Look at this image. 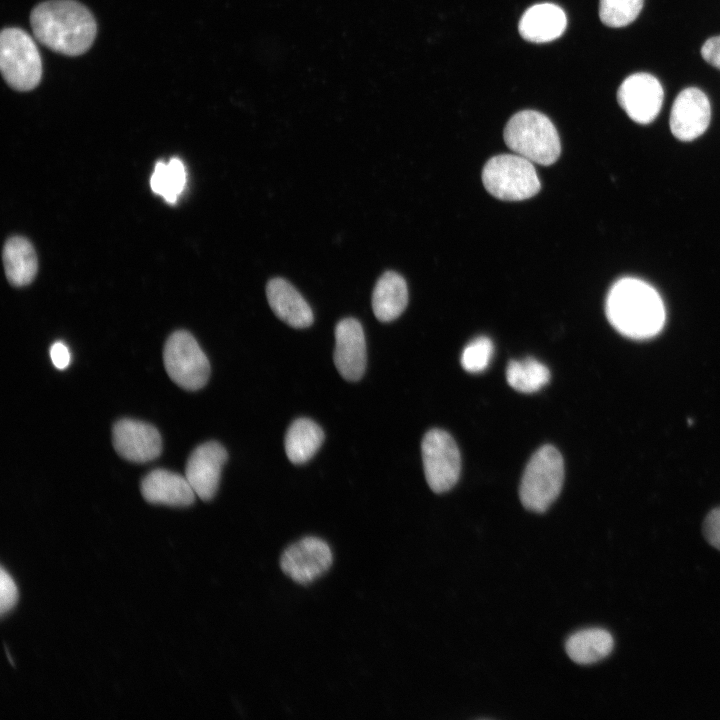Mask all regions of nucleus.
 <instances>
[{"label": "nucleus", "mask_w": 720, "mask_h": 720, "mask_svg": "<svg viewBox=\"0 0 720 720\" xmlns=\"http://www.w3.org/2000/svg\"><path fill=\"white\" fill-rule=\"evenodd\" d=\"M35 38L54 52L67 56L85 53L96 37V21L83 4L75 0H50L31 12Z\"/></svg>", "instance_id": "f257e3e1"}, {"label": "nucleus", "mask_w": 720, "mask_h": 720, "mask_svg": "<svg viewBox=\"0 0 720 720\" xmlns=\"http://www.w3.org/2000/svg\"><path fill=\"white\" fill-rule=\"evenodd\" d=\"M605 313L616 331L636 340L659 334L666 318L659 293L645 281L632 277L621 278L611 286Z\"/></svg>", "instance_id": "f03ea898"}, {"label": "nucleus", "mask_w": 720, "mask_h": 720, "mask_svg": "<svg viewBox=\"0 0 720 720\" xmlns=\"http://www.w3.org/2000/svg\"><path fill=\"white\" fill-rule=\"evenodd\" d=\"M503 137L512 151L539 165L555 163L561 153L554 124L538 111L523 110L513 115L504 128Z\"/></svg>", "instance_id": "7ed1b4c3"}, {"label": "nucleus", "mask_w": 720, "mask_h": 720, "mask_svg": "<svg viewBox=\"0 0 720 720\" xmlns=\"http://www.w3.org/2000/svg\"><path fill=\"white\" fill-rule=\"evenodd\" d=\"M564 481V461L551 445L539 448L524 470L519 497L523 506L533 512H545L559 496Z\"/></svg>", "instance_id": "20e7f679"}, {"label": "nucleus", "mask_w": 720, "mask_h": 720, "mask_svg": "<svg viewBox=\"0 0 720 720\" xmlns=\"http://www.w3.org/2000/svg\"><path fill=\"white\" fill-rule=\"evenodd\" d=\"M485 189L505 201H521L535 196L541 183L533 162L518 154L490 158L482 170Z\"/></svg>", "instance_id": "39448f33"}, {"label": "nucleus", "mask_w": 720, "mask_h": 720, "mask_svg": "<svg viewBox=\"0 0 720 720\" xmlns=\"http://www.w3.org/2000/svg\"><path fill=\"white\" fill-rule=\"evenodd\" d=\"M0 68L5 82L14 90L30 91L41 81L42 61L32 37L17 27L0 35Z\"/></svg>", "instance_id": "423d86ee"}, {"label": "nucleus", "mask_w": 720, "mask_h": 720, "mask_svg": "<svg viewBox=\"0 0 720 720\" xmlns=\"http://www.w3.org/2000/svg\"><path fill=\"white\" fill-rule=\"evenodd\" d=\"M168 376L186 390H198L208 381L210 364L196 339L187 331L178 330L167 339L163 351Z\"/></svg>", "instance_id": "0eeeda50"}, {"label": "nucleus", "mask_w": 720, "mask_h": 720, "mask_svg": "<svg viewBox=\"0 0 720 720\" xmlns=\"http://www.w3.org/2000/svg\"><path fill=\"white\" fill-rule=\"evenodd\" d=\"M422 460L426 481L435 493L450 490L458 481L461 457L452 436L441 429L429 430L422 440Z\"/></svg>", "instance_id": "6e6552de"}, {"label": "nucleus", "mask_w": 720, "mask_h": 720, "mask_svg": "<svg viewBox=\"0 0 720 720\" xmlns=\"http://www.w3.org/2000/svg\"><path fill=\"white\" fill-rule=\"evenodd\" d=\"M331 548L323 539L308 536L286 548L280 558L282 571L299 584H309L328 571Z\"/></svg>", "instance_id": "1a4fd4ad"}, {"label": "nucleus", "mask_w": 720, "mask_h": 720, "mask_svg": "<svg viewBox=\"0 0 720 720\" xmlns=\"http://www.w3.org/2000/svg\"><path fill=\"white\" fill-rule=\"evenodd\" d=\"M664 99L659 80L648 73L628 76L618 88L617 101L631 120L649 124L658 116Z\"/></svg>", "instance_id": "9d476101"}, {"label": "nucleus", "mask_w": 720, "mask_h": 720, "mask_svg": "<svg viewBox=\"0 0 720 720\" xmlns=\"http://www.w3.org/2000/svg\"><path fill=\"white\" fill-rule=\"evenodd\" d=\"M711 119L710 101L698 88L683 89L675 98L670 112V130L679 140L688 142L701 136Z\"/></svg>", "instance_id": "9b49d317"}, {"label": "nucleus", "mask_w": 720, "mask_h": 720, "mask_svg": "<svg viewBox=\"0 0 720 720\" xmlns=\"http://www.w3.org/2000/svg\"><path fill=\"white\" fill-rule=\"evenodd\" d=\"M112 438L116 452L131 462H149L156 459L162 450L159 431L153 425L138 420L117 421Z\"/></svg>", "instance_id": "f8f14e48"}, {"label": "nucleus", "mask_w": 720, "mask_h": 720, "mask_svg": "<svg viewBox=\"0 0 720 720\" xmlns=\"http://www.w3.org/2000/svg\"><path fill=\"white\" fill-rule=\"evenodd\" d=\"M227 457L226 449L216 441L199 445L189 456L185 477L203 501L215 496Z\"/></svg>", "instance_id": "ddd939ff"}, {"label": "nucleus", "mask_w": 720, "mask_h": 720, "mask_svg": "<svg viewBox=\"0 0 720 720\" xmlns=\"http://www.w3.org/2000/svg\"><path fill=\"white\" fill-rule=\"evenodd\" d=\"M366 360L361 324L354 318L342 319L335 327L334 364L338 372L348 381H357L365 372Z\"/></svg>", "instance_id": "4468645a"}, {"label": "nucleus", "mask_w": 720, "mask_h": 720, "mask_svg": "<svg viewBox=\"0 0 720 720\" xmlns=\"http://www.w3.org/2000/svg\"><path fill=\"white\" fill-rule=\"evenodd\" d=\"M141 493L151 504L172 507L190 506L197 496L185 476L165 469L148 473L141 482Z\"/></svg>", "instance_id": "2eb2a0df"}, {"label": "nucleus", "mask_w": 720, "mask_h": 720, "mask_svg": "<svg viewBox=\"0 0 720 720\" xmlns=\"http://www.w3.org/2000/svg\"><path fill=\"white\" fill-rule=\"evenodd\" d=\"M266 295L275 315L294 328H306L313 323V313L302 295L283 278H273L266 285Z\"/></svg>", "instance_id": "dca6fc26"}, {"label": "nucleus", "mask_w": 720, "mask_h": 720, "mask_svg": "<svg viewBox=\"0 0 720 720\" xmlns=\"http://www.w3.org/2000/svg\"><path fill=\"white\" fill-rule=\"evenodd\" d=\"M567 26L565 12L553 3L528 8L519 21V33L527 41L544 43L560 37Z\"/></svg>", "instance_id": "f3484780"}, {"label": "nucleus", "mask_w": 720, "mask_h": 720, "mask_svg": "<svg viewBox=\"0 0 720 720\" xmlns=\"http://www.w3.org/2000/svg\"><path fill=\"white\" fill-rule=\"evenodd\" d=\"M408 303L405 279L394 271L385 272L377 281L372 294V309L381 322L398 318Z\"/></svg>", "instance_id": "a211bd4d"}, {"label": "nucleus", "mask_w": 720, "mask_h": 720, "mask_svg": "<svg viewBox=\"0 0 720 720\" xmlns=\"http://www.w3.org/2000/svg\"><path fill=\"white\" fill-rule=\"evenodd\" d=\"M3 264L8 281L17 287L30 284L37 273L38 260L30 241L22 236L9 238L3 248Z\"/></svg>", "instance_id": "6ab92c4d"}, {"label": "nucleus", "mask_w": 720, "mask_h": 720, "mask_svg": "<svg viewBox=\"0 0 720 720\" xmlns=\"http://www.w3.org/2000/svg\"><path fill=\"white\" fill-rule=\"evenodd\" d=\"M614 647L611 633L602 628L579 630L568 637L565 650L569 658L577 664L596 663L607 657Z\"/></svg>", "instance_id": "aec40b11"}, {"label": "nucleus", "mask_w": 720, "mask_h": 720, "mask_svg": "<svg viewBox=\"0 0 720 720\" xmlns=\"http://www.w3.org/2000/svg\"><path fill=\"white\" fill-rule=\"evenodd\" d=\"M323 440V430L314 421L296 419L285 436L286 455L293 464H303L314 456Z\"/></svg>", "instance_id": "412c9836"}, {"label": "nucleus", "mask_w": 720, "mask_h": 720, "mask_svg": "<svg viewBox=\"0 0 720 720\" xmlns=\"http://www.w3.org/2000/svg\"><path fill=\"white\" fill-rule=\"evenodd\" d=\"M548 367L535 358L511 360L506 368V380L516 391L533 393L543 388L550 380Z\"/></svg>", "instance_id": "4be33fe9"}, {"label": "nucleus", "mask_w": 720, "mask_h": 720, "mask_svg": "<svg viewBox=\"0 0 720 720\" xmlns=\"http://www.w3.org/2000/svg\"><path fill=\"white\" fill-rule=\"evenodd\" d=\"M186 184V170L182 161L172 158L168 163L157 162L151 175L152 191L164 198L169 204H175Z\"/></svg>", "instance_id": "5701e85b"}, {"label": "nucleus", "mask_w": 720, "mask_h": 720, "mask_svg": "<svg viewBox=\"0 0 720 720\" xmlns=\"http://www.w3.org/2000/svg\"><path fill=\"white\" fill-rule=\"evenodd\" d=\"M643 3L644 0H600V20L612 28L627 26L638 17Z\"/></svg>", "instance_id": "b1692460"}, {"label": "nucleus", "mask_w": 720, "mask_h": 720, "mask_svg": "<svg viewBox=\"0 0 720 720\" xmlns=\"http://www.w3.org/2000/svg\"><path fill=\"white\" fill-rule=\"evenodd\" d=\"M493 353L494 346L491 339L486 336H478L465 346L460 362L467 372L480 373L488 367Z\"/></svg>", "instance_id": "393cba45"}, {"label": "nucleus", "mask_w": 720, "mask_h": 720, "mask_svg": "<svg viewBox=\"0 0 720 720\" xmlns=\"http://www.w3.org/2000/svg\"><path fill=\"white\" fill-rule=\"evenodd\" d=\"M18 601V589L12 577L1 567L0 572V613L4 616Z\"/></svg>", "instance_id": "a878e982"}, {"label": "nucleus", "mask_w": 720, "mask_h": 720, "mask_svg": "<svg viewBox=\"0 0 720 720\" xmlns=\"http://www.w3.org/2000/svg\"><path fill=\"white\" fill-rule=\"evenodd\" d=\"M703 534L710 545L720 550V507L713 509L706 516Z\"/></svg>", "instance_id": "bb28decb"}, {"label": "nucleus", "mask_w": 720, "mask_h": 720, "mask_svg": "<svg viewBox=\"0 0 720 720\" xmlns=\"http://www.w3.org/2000/svg\"><path fill=\"white\" fill-rule=\"evenodd\" d=\"M701 55L707 63L720 70V36L707 39L701 48Z\"/></svg>", "instance_id": "cd10ccee"}, {"label": "nucleus", "mask_w": 720, "mask_h": 720, "mask_svg": "<svg viewBox=\"0 0 720 720\" xmlns=\"http://www.w3.org/2000/svg\"><path fill=\"white\" fill-rule=\"evenodd\" d=\"M50 357L54 366L65 369L70 363V352L62 342H55L50 348Z\"/></svg>", "instance_id": "c85d7f7f"}]
</instances>
